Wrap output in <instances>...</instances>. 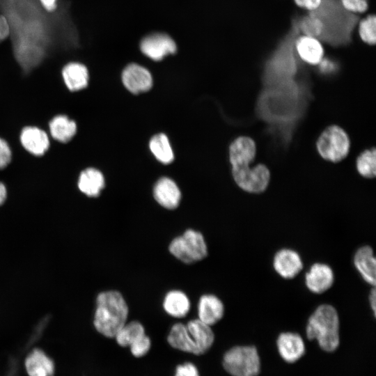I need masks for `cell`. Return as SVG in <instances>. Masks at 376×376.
Segmentation results:
<instances>
[{
    "label": "cell",
    "mask_w": 376,
    "mask_h": 376,
    "mask_svg": "<svg viewBox=\"0 0 376 376\" xmlns=\"http://www.w3.org/2000/svg\"><path fill=\"white\" fill-rule=\"evenodd\" d=\"M127 315V305L119 292L107 291L98 295L93 324L99 333L114 338L125 324Z\"/></svg>",
    "instance_id": "cell-1"
},
{
    "label": "cell",
    "mask_w": 376,
    "mask_h": 376,
    "mask_svg": "<svg viewBox=\"0 0 376 376\" xmlns=\"http://www.w3.org/2000/svg\"><path fill=\"white\" fill-rule=\"evenodd\" d=\"M340 321L336 309L324 304L316 308L309 317L306 327V337L315 340L325 352L335 351L340 344Z\"/></svg>",
    "instance_id": "cell-2"
},
{
    "label": "cell",
    "mask_w": 376,
    "mask_h": 376,
    "mask_svg": "<svg viewBox=\"0 0 376 376\" xmlns=\"http://www.w3.org/2000/svg\"><path fill=\"white\" fill-rule=\"evenodd\" d=\"M254 157L249 154H234L230 155L233 178L237 185L249 193L264 191L269 182L268 169L263 164H258L251 169L249 164Z\"/></svg>",
    "instance_id": "cell-3"
},
{
    "label": "cell",
    "mask_w": 376,
    "mask_h": 376,
    "mask_svg": "<svg viewBox=\"0 0 376 376\" xmlns=\"http://www.w3.org/2000/svg\"><path fill=\"white\" fill-rule=\"evenodd\" d=\"M224 368L232 376H257L260 370V359L256 347L235 346L224 355Z\"/></svg>",
    "instance_id": "cell-4"
},
{
    "label": "cell",
    "mask_w": 376,
    "mask_h": 376,
    "mask_svg": "<svg viewBox=\"0 0 376 376\" xmlns=\"http://www.w3.org/2000/svg\"><path fill=\"white\" fill-rule=\"evenodd\" d=\"M170 252L178 259L191 264L205 258L207 255V245L203 235L192 229L175 237L169 245Z\"/></svg>",
    "instance_id": "cell-5"
},
{
    "label": "cell",
    "mask_w": 376,
    "mask_h": 376,
    "mask_svg": "<svg viewBox=\"0 0 376 376\" xmlns=\"http://www.w3.org/2000/svg\"><path fill=\"white\" fill-rule=\"evenodd\" d=\"M317 148L324 159L331 162H339L347 156L350 141L342 128L332 125L321 134L317 141Z\"/></svg>",
    "instance_id": "cell-6"
},
{
    "label": "cell",
    "mask_w": 376,
    "mask_h": 376,
    "mask_svg": "<svg viewBox=\"0 0 376 376\" xmlns=\"http://www.w3.org/2000/svg\"><path fill=\"white\" fill-rule=\"evenodd\" d=\"M141 52L154 61H160L176 52V45L168 35L155 33L145 37L140 45Z\"/></svg>",
    "instance_id": "cell-7"
},
{
    "label": "cell",
    "mask_w": 376,
    "mask_h": 376,
    "mask_svg": "<svg viewBox=\"0 0 376 376\" xmlns=\"http://www.w3.org/2000/svg\"><path fill=\"white\" fill-rule=\"evenodd\" d=\"M19 142L29 154L40 157L49 149L50 137L48 133L36 126H26L19 134Z\"/></svg>",
    "instance_id": "cell-8"
},
{
    "label": "cell",
    "mask_w": 376,
    "mask_h": 376,
    "mask_svg": "<svg viewBox=\"0 0 376 376\" xmlns=\"http://www.w3.org/2000/svg\"><path fill=\"white\" fill-rule=\"evenodd\" d=\"M273 267L282 278H295L303 268V261L296 251L284 248L279 250L274 256Z\"/></svg>",
    "instance_id": "cell-9"
},
{
    "label": "cell",
    "mask_w": 376,
    "mask_h": 376,
    "mask_svg": "<svg viewBox=\"0 0 376 376\" xmlns=\"http://www.w3.org/2000/svg\"><path fill=\"white\" fill-rule=\"evenodd\" d=\"M334 274L330 266L325 263H315L305 275L307 288L315 294H322L332 286Z\"/></svg>",
    "instance_id": "cell-10"
},
{
    "label": "cell",
    "mask_w": 376,
    "mask_h": 376,
    "mask_svg": "<svg viewBox=\"0 0 376 376\" xmlns=\"http://www.w3.org/2000/svg\"><path fill=\"white\" fill-rule=\"evenodd\" d=\"M276 347L281 357L288 363H295L305 353V344L301 336L294 332H283L276 339Z\"/></svg>",
    "instance_id": "cell-11"
},
{
    "label": "cell",
    "mask_w": 376,
    "mask_h": 376,
    "mask_svg": "<svg viewBox=\"0 0 376 376\" xmlns=\"http://www.w3.org/2000/svg\"><path fill=\"white\" fill-rule=\"evenodd\" d=\"M122 81L125 88L132 93L137 94L150 89L152 79L150 72L136 63L128 65L123 71Z\"/></svg>",
    "instance_id": "cell-12"
},
{
    "label": "cell",
    "mask_w": 376,
    "mask_h": 376,
    "mask_svg": "<svg viewBox=\"0 0 376 376\" xmlns=\"http://www.w3.org/2000/svg\"><path fill=\"white\" fill-rule=\"evenodd\" d=\"M61 76L66 88L71 92H77L87 88L90 74L88 67L79 61H70L61 70Z\"/></svg>",
    "instance_id": "cell-13"
},
{
    "label": "cell",
    "mask_w": 376,
    "mask_h": 376,
    "mask_svg": "<svg viewBox=\"0 0 376 376\" xmlns=\"http://www.w3.org/2000/svg\"><path fill=\"white\" fill-rule=\"evenodd\" d=\"M104 178L102 173L92 166L83 169L77 179L79 191L88 197H97L104 187Z\"/></svg>",
    "instance_id": "cell-14"
},
{
    "label": "cell",
    "mask_w": 376,
    "mask_h": 376,
    "mask_svg": "<svg viewBox=\"0 0 376 376\" xmlns=\"http://www.w3.org/2000/svg\"><path fill=\"white\" fill-rule=\"evenodd\" d=\"M186 327L195 345L197 355L207 352L214 340V334L210 326L196 319L189 321Z\"/></svg>",
    "instance_id": "cell-15"
},
{
    "label": "cell",
    "mask_w": 376,
    "mask_h": 376,
    "mask_svg": "<svg viewBox=\"0 0 376 376\" xmlns=\"http://www.w3.org/2000/svg\"><path fill=\"white\" fill-rule=\"evenodd\" d=\"M153 194L159 205L169 210L177 207L181 198L178 187L168 178H162L157 182L154 187Z\"/></svg>",
    "instance_id": "cell-16"
},
{
    "label": "cell",
    "mask_w": 376,
    "mask_h": 376,
    "mask_svg": "<svg viewBox=\"0 0 376 376\" xmlns=\"http://www.w3.org/2000/svg\"><path fill=\"white\" fill-rule=\"evenodd\" d=\"M354 265L362 279L375 286L376 283V260L373 250L370 246L358 249L354 256Z\"/></svg>",
    "instance_id": "cell-17"
},
{
    "label": "cell",
    "mask_w": 376,
    "mask_h": 376,
    "mask_svg": "<svg viewBox=\"0 0 376 376\" xmlns=\"http://www.w3.org/2000/svg\"><path fill=\"white\" fill-rule=\"evenodd\" d=\"M76 122L64 114L54 116L48 123V134L51 139L61 143H67L77 133Z\"/></svg>",
    "instance_id": "cell-18"
},
{
    "label": "cell",
    "mask_w": 376,
    "mask_h": 376,
    "mask_svg": "<svg viewBox=\"0 0 376 376\" xmlns=\"http://www.w3.org/2000/svg\"><path fill=\"white\" fill-rule=\"evenodd\" d=\"M295 49L304 62L311 65H317L323 58L324 49L317 38L302 36L295 42Z\"/></svg>",
    "instance_id": "cell-19"
},
{
    "label": "cell",
    "mask_w": 376,
    "mask_h": 376,
    "mask_svg": "<svg viewBox=\"0 0 376 376\" xmlns=\"http://www.w3.org/2000/svg\"><path fill=\"white\" fill-rule=\"evenodd\" d=\"M198 318L209 326L218 322L224 316V306L215 295H203L198 303Z\"/></svg>",
    "instance_id": "cell-20"
},
{
    "label": "cell",
    "mask_w": 376,
    "mask_h": 376,
    "mask_svg": "<svg viewBox=\"0 0 376 376\" xmlns=\"http://www.w3.org/2000/svg\"><path fill=\"white\" fill-rule=\"evenodd\" d=\"M26 370L29 376H53V361L40 349L33 350L25 359Z\"/></svg>",
    "instance_id": "cell-21"
},
{
    "label": "cell",
    "mask_w": 376,
    "mask_h": 376,
    "mask_svg": "<svg viewBox=\"0 0 376 376\" xmlns=\"http://www.w3.org/2000/svg\"><path fill=\"white\" fill-rule=\"evenodd\" d=\"M167 341L172 347L176 350L197 355L195 345L191 338L186 324H175L168 335Z\"/></svg>",
    "instance_id": "cell-22"
},
{
    "label": "cell",
    "mask_w": 376,
    "mask_h": 376,
    "mask_svg": "<svg viewBox=\"0 0 376 376\" xmlns=\"http://www.w3.org/2000/svg\"><path fill=\"white\" fill-rule=\"evenodd\" d=\"M164 308L174 318H183L189 312L190 302L187 295L179 290H172L165 297Z\"/></svg>",
    "instance_id": "cell-23"
},
{
    "label": "cell",
    "mask_w": 376,
    "mask_h": 376,
    "mask_svg": "<svg viewBox=\"0 0 376 376\" xmlns=\"http://www.w3.org/2000/svg\"><path fill=\"white\" fill-rule=\"evenodd\" d=\"M146 335L143 325L139 322L133 321L125 324L114 338L119 345L130 347Z\"/></svg>",
    "instance_id": "cell-24"
},
{
    "label": "cell",
    "mask_w": 376,
    "mask_h": 376,
    "mask_svg": "<svg viewBox=\"0 0 376 376\" xmlns=\"http://www.w3.org/2000/svg\"><path fill=\"white\" fill-rule=\"evenodd\" d=\"M149 146L152 154L162 163L169 164L173 160L172 148L164 134L155 135L150 141Z\"/></svg>",
    "instance_id": "cell-25"
},
{
    "label": "cell",
    "mask_w": 376,
    "mask_h": 376,
    "mask_svg": "<svg viewBox=\"0 0 376 376\" xmlns=\"http://www.w3.org/2000/svg\"><path fill=\"white\" fill-rule=\"evenodd\" d=\"M375 150H367L362 152L357 161L359 173L366 178H374L376 175Z\"/></svg>",
    "instance_id": "cell-26"
},
{
    "label": "cell",
    "mask_w": 376,
    "mask_h": 376,
    "mask_svg": "<svg viewBox=\"0 0 376 376\" xmlns=\"http://www.w3.org/2000/svg\"><path fill=\"white\" fill-rule=\"evenodd\" d=\"M298 28L305 36L320 38L323 33L324 25L316 15L311 13L299 21Z\"/></svg>",
    "instance_id": "cell-27"
},
{
    "label": "cell",
    "mask_w": 376,
    "mask_h": 376,
    "mask_svg": "<svg viewBox=\"0 0 376 376\" xmlns=\"http://www.w3.org/2000/svg\"><path fill=\"white\" fill-rule=\"evenodd\" d=\"M361 39L368 45H375L376 41L375 16L370 15L362 19L359 26Z\"/></svg>",
    "instance_id": "cell-28"
},
{
    "label": "cell",
    "mask_w": 376,
    "mask_h": 376,
    "mask_svg": "<svg viewBox=\"0 0 376 376\" xmlns=\"http://www.w3.org/2000/svg\"><path fill=\"white\" fill-rule=\"evenodd\" d=\"M342 8L350 13H363L368 7L367 0H340Z\"/></svg>",
    "instance_id": "cell-29"
},
{
    "label": "cell",
    "mask_w": 376,
    "mask_h": 376,
    "mask_svg": "<svg viewBox=\"0 0 376 376\" xmlns=\"http://www.w3.org/2000/svg\"><path fill=\"white\" fill-rule=\"evenodd\" d=\"M151 347V342L148 336H144L141 339L130 347L133 356L141 357L145 356Z\"/></svg>",
    "instance_id": "cell-30"
},
{
    "label": "cell",
    "mask_w": 376,
    "mask_h": 376,
    "mask_svg": "<svg viewBox=\"0 0 376 376\" xmlns=\"http://www.w3.org/2000/svg\"><path fill=\"white\" fill-rule=\"evenodd\" d=\"M12 151L8 142L0 137V170L5 169L10 162Z\"/></svg>",
    "instance_id": "cell-31"
},
{
    "label": "cell",
    "mask_w": 376,
    "mask_h": 376,
    "mask_svg": "<svg viewBox=\"0 0 376 376\" xmlns=\"http://www.w3.org/2000/svg\"><path fill=\"white\" fill-rule=\"evenodd\" d=\"M174 376H200L196 366L191 363H185L176 367Z\"/></svg>",
    "instance_id": "cell-32"
},
{
    "label": "cell",
    "mask_w": 376,
    "mask_h": 376,
    "mask_svg": "<svg viewBox=\"0 0 376 376\" xmlns=\"http://www.w3.org/2000/svg\"><path fill=\"white\" fill-rule=\"evenodd\" d=\"M300 8H304L311 13L318 10L322 5L323 0H294Z\"/></svg>",
    "instance_id": "cell-33"
},
{
    "label": "cell",
    "mask_w": 376,
    "mask_h": 376,
    "mask_svg": "<svg viewBox=\"0 0 376 376\" xmlns=\"http://www.w3.org/2000/svg\"><path fill=\"white\" fill-rule=\"evenodd\" d=\"M10 29L7 17L0 13V42L10 36Z\"/></svg>",
    "instance_id": "cell-34"
},
{
    "label": "cell",
    "mask_w": 376,
    "mask_h": 376,
    "mask_svg": "<svg viewBox=\"0 0 376 376\" xmlns=\"http://www.w3.org/2000/svg\"><path fill=\"white\" fill-rule=\"evenodd\" d=\"M40 6L47 13H53L58 8V0H38Z\"/></svg>",
    "instance_id": "cell-35"
},
{
    "label": "cell",
    "mask_w": 376,
    "mask_h": 376,
    "mask_svg": "<svg viewBox=\"0 0 376 376\" xmlns=\"http://www.w3.org/2000/svg\"><path fill=\"white\" fill-rule=\"evenodd\" d=\"M319 64H320L321 70L325 72L333 71L336 68L334 63L329 59L322 58Z\"/></svg>",
    "instance_id": "cell-36"
},
{
    "label": "cell",
    "mask_w": 376,
    "mask_h": 376,
    "mask_svg": "<svg viewBox=\"0 0 376 376\" xmlns=\"http://www.w3.org/2000/svg\"><path fill=\"white\" fill-rule=\"evenodd\" d=\"M7 197V188L6 185L0 181V207L5 204Z\"/></svg>",
    "instance_id": "cell-37"
},
{
    "label": "cell",
    "mask_w": 376,
    "mask_h": 376,
    "mask_svg": "<svg viewBox=\"0 0 376 376\" xmlns=\"http://www.w3.org/2000/svg\"><path fill=\"white\" fill-rule=\"evenodd\" d=\"M369 301L374 315H375V306H376V292L375 288H373L369 295Z\"/></svg>",
    "instance_id": "cell-38"
}]
</instances>
